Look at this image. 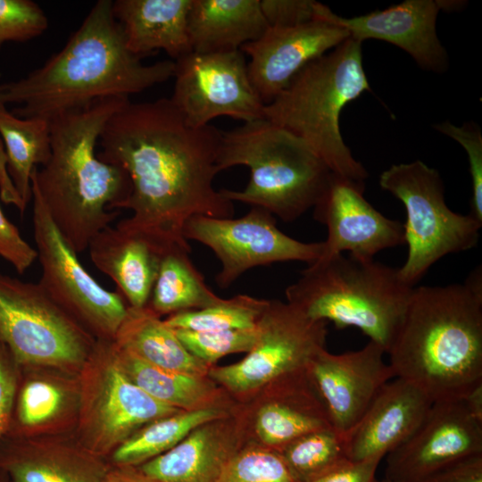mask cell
<instances>
[{
    "mask_svg": "<svg viewBox=\"0 0 482 482\" xmlns=\"http://www.w3.org/2000/svg\"><path fill=\"white\" fill-rule=\"evenodd\" d=\"M0 256L22 274L36 261L37 251L20 234L0 207Z\"/></svg>",
    "mask_w": 482,
    "mask_h": 482,
    "instance_id": "40",
    "label": "cell"
},
{
    "mask_svg": "<svg viewBox=\"0 0 482 482\" xmlns=\"http://www.w3.org/2000/svg\"><path fill=\"white\" fill-rule=\"evenodd\" d=\"M395 378L433 403L463 399L482 384V273L462 283L414 287L386 352Z\"/></svg>",
    "mask_w": 482,
    "mask_h": 482,
    "instance_id": "3",
    "label": "cell"
},
{
    "mask_svg": "<svg viewBox=\"0 0 482 482\" xmlns=\"http://www.w3.org/2000/svg\"><path fill=\"white\" fill-rule=\"evenodd\" d=\"M441 9V1L405 0L384 10L345 18L318 2L315 19L345 29L351 38L362 43L377 39L393 44L422 69L442 72L448 67V56L436 34Z\"/></svg>",
    "mask_w": 482,
    "mask_h": 482,
    "instance_id": "19",
    "label": "cell"
},
{
    "mask_svg": "<svg viewBox=\"0 0 482 482\" xmlns=\"http://www.w3.org/2000/svg\"><path fill=\"white\" fill-rule=\"evenodd\" d=\"M382 459L372 458L346 464L308 482H373Z\"/></svg>",
    "mask_w": 482,
    "mask_h": 482,
    "instance_id": "43",
    "label": "cell"
},
{
    "mask_svg": "<svg viewBox=\"0 0 482 482\" xmlns=\"http://www.w3.org/2000/svg\"><path fill=\"white\" fill-rule=\"evenodd\" d=\"M419 482H482V453L457 459Z\"/></svg>",
    "mask_w": 482,
    "mask_h": 482,
    "instance_id": "42",
    "label": "cell"
},
{
    "mask_svg": "<svg viewBox=\"0 0 482 482\" xmlns=\"http://www.w3.org/2000/svg\"><path fill=\"white\" fill-rule=\"evenodd\" d=\"M0 482H11L7 476L2 471H0Z\"/></svg>",
    "mask_w": 482,
    "mask_h": 482,
    "instance_id": "47",
    "label": "cell"
},
{
    "mask_svg": "<svg viewBox=\"0 0 482 482\" xmlns=\"http://www.w3.org/2000/svg\"><path fill=\"white\" fill-rule=\"evenodd\" d=\"M218 482H294L281 457L269 448L237 451Z\"/></svg>",
    "mask_w": 482,
    "mask_h": 482,
    "instance_id": "36",
    "label": "cell"
},
{
    "mask_svg": "<svg viewBox=\"0 0 482 482\" xmlns=\"http://www.w3.org/2000/svg\"><path fill=\"white\" fill-rule=\"evenodd\" d=\"M112 341L119 348L162 369L199 377H205L210 370V366L192 355L174 329L147 306H128Z\"/></svg>",
    "mask_w": 482,
    "mask_h": 482,
    "instance_id": "27",
    "label": "cell"
},
{
    "mask_svg": "<svg viewBox=\"0 0 482 482\" xmlns=\"http://www.w3.org/2000/svg\"><path fill=\"white\" fill-rule=\"evenodd\" d=\"M237 452L234 428L226 417L197 427L174 447L138 468L158 482H218Z\"/></svg>",
    "mask_w": 482,
    "mask_h": 482,
    "instance_id": "24",
    "label": "cell"
},
{
    "mask_svg": "<svg viewBox=\"0 0 482 482\" xmlns=\"http://www.w3.org/2000/svg\"><path fill=\"white\" fill-rule=\"evenodd\" d=\"M373 482H395V481H392V480H389V479L384 478L382 480L378 481V480L375 479Z\"/></svg>",
    "mask_w": 482,
    "mask_h": 482,
    "instance_id": "48",
    "label": "cell"
},
{
    "mask_svg": "<svg viewBox=\"0 0 482 482\" xmlns=\"http://www.w3.org/2000/svg\"><path fill=\"white\" fill-rule=\"evenodd\" d=\"M470 413L482 422V384L476 386L463 398Z\"/></svg>",
    "mask_w": 482,
    "mask_h": 482,
    "instance_id": "46",
    "label": "cell"
},
{
    "mask_svg": "<svg viewBox=\"0 0 482 482\" xmlns=\"http://www.w3.org/2000/svg\"><path fill=\"white\" fill-rule=\"evenodd\" d=\"M79 433L95 454H111L143 426L181 411L134 384L116 357L112 340L96 339L81 368Z\"/></svg>",
    "mask_w": 482,
    "mask_h": 482,
    "instance_id": "10",
    "label": "cell"
},
{
    "mask_svg": "<svg viewBox=\"0 0 482 482\" xmlns=\"http://www.w3.org/2000/svg\"><path fill=\"white\" fill-rule=\"evenodd\" d=\"M114 348L127 377L153 398L182 411L217 407L219 393L205 377L162 369L115 344Z\"/></svg>",
    "mask_w": 482,
    "mask_h": 482,
    "instance_id": "28",
    "label": "cell"
},
{
    "mask_svg": "<svg viewBox=\"0 0 482 482\" xmlns=\"http://www.w3.org/2000/svg\"><path fill=\"white\" fill-rule=\"evenodd\" d=\"M220 407L181 411L155 420L134 432L112 453V465L138 467L166 453L197 427L224 419Z\"/></svg>",
    "mask_w": 482,
    "mask_h": 482,
    "instance_id": "31",
    "label": "cell"
},
{
    "mask_svg": "<svg viewBox=\"0 0 482 482\" xmlns=\"http://www.w3.org/2000/svg\"><path fill=\"white\" fill-rule=\"evenodd\" d=\"M370 90L362 42L349 37L305 65L264 106V117L304 141L333 173L364 182L368 172L344 142L339 118L348 103Z\"/></svg>",
    "mask_w": 482,
    "mask_h": 482,
    "instance_id": "5",
    "label": "cell"
},
{
    "mask_svg": "<svg viewBox=\"0 0 482 482\" xmlns=\"http://www.w3.org/2000/svg\"><path fill=\"white\" fill-rule=\"evenodd\" d=\"M482 453V422L463 399L435 402L415 431L387 453L385 478L419 482L461 457Z\"/></svg>",
    "mask_w": 482,
    "mask_h": 482,
    "instance_id": "16",
    "label": "cell"
},
{
    "mask_svg": "<svg viewBox=\"0 0 482 482\" xmlns=\"http://www.w3.org/2000/svg\"><path fill=\"white\" fill-rule=\"evenodd\" d=\"M18 367L0 340V441L6 435L19 385Z\"/></svg>",
    "mask_w": 482,
    "mask_h": 482,
    "instance_id": "41",
    "label": "cell"
},
{
    "mask_svg": "<svg viewBox=\"0 0 482 482\" xmlns=\"http://www.w3.org/2000/svg\"><path fill=\"white\" fill-rule=\"evenodd\" d=\"M332 23L315 20L290 27H269L240 50L250 57L248 76L263 104H270L309 62L349 38Z\"/></svg>",
    "mask_w": 482,
    "mask_h": 482,
    "instance_id": "18",
    "label": "cell"
},
{
    "mask_svg": "<svg viewBox=\"0 0 482 482\" xmlns=\"http://www.w3.org/2000/svg\"><path fill=\"white\" fill-rule=\"evenodd\" d=\"M294 482H308L351 461L344 435L333 428L306 434L278 452Z\"/></svg>",
    "mask_w": 482,
    "mask_h": 482,
    "instance_id": "32",
    "label": "cell"
},
{
    "mask_svg": "<svg viewBox=\"0 0 482 482\" xmlns=\"http://www.w3.org/2000/svg\"><path fill=\"white\" fill-rule=\"evenodd\" d=\"M174 62L170 99L189 126L204 127L219 116L244 123L265 118V104L251 83L241 50L192 51Z\"/></svg>",
    "mask_w": 482,
    "mask_h": 482,
    "instance_id": "14",
    "label": "cell"
},
{
    "mask_svg": "<svg viewBox=\"0 0 482 482\" xmlns=\"http://www.w3.org/2000/svg\"><path fill=\"white\" fill-rule=\"evenodd\" d=\"M48 19L30 0H0V48L5 42H24L43 34Z\"/></svg>",
    "mask_w": 482,
    "mask_h": 482,
    "instance_id": "37",
    "label": "cell"
},
{
    "mask_svg": "<svg viewBox=\"0 0 482 482\" xmlns=\"http://www.w3.org/2000/svg\"><path fill=\"white\" fill-rule=\"evenodd\" d=\"M378 182L405 208L403 226L408 253L398 270L409 286L415 287L445 255L478 245L482 225L470 214L457 213L447 206L444 183L436 169L419 160L394 164L381 173Z\"/></svg>",
    "mask_w": 482,
    "mask_h": 482,
    "instance_id": "8",
    "label": "cell"
},
{
    "mask_svg": "<svg viewBox=\"0 0 482 482\" xmlns=\"http://www.w3.org/2000/svg\"><path fill=\"white\" fill-rule=\"evenodd\" d=\"M110 464L79 443L4 436L0 471L11 482H102Z\"/></svg>",
    "mask_w": 482,
    "mask_h": 482,
    "instance_id": "21",
    "label": "cell"
},
{
    "mask_svg": "<svg viewBox=\"0 0 482 482\" xmlns=\"http://www.w3.org/2000/svg\"><path fill=\"white\" fill-rule=\"evenodd\" d=\"M0 340L18 368L81 369L96 339L39 282L0 273Z\"/></svg>",
    "mask_w": 482,
    "mask_h": 482,
    "instance_id": "9",
    "label": "cell"
},
{
    "mask_svg": "<svg viewBox=\"0 0 482 482\" xmlns=\"http://www.w3.org/2000/svg\"><path fill=\"white\" fill-rule=\"evenodd\" d=\"M327 322L309 319L299 309L279 300H268L258 321L259 337L238 362L210 369L209 375L236 394L273 385L305 369L324 348Z\"/></svg>",
    "mask_w": 482,
    "mask_h": 482,
    "instance_id": "12",
    "label": "cell"
},
{
    "mask_svg": "<svg viewBox=\"0 0 482 482\" xmlns=\"http://www.w3.org/2000/svg\"><path fill=\"white\" fill-rule=\"evenodd\" d=\"M434 128L458 142L467 153L472 190L469 214L482 225V134L480 129L473 122L456 126L449 121L437 123Z\"/></svg>",
    "mask_w": 482,
    "mask_h": 482,
    "instance_id": "38",
    "label": "cell"
},
{
    "mask_svg": "<svg viewBox=\"0 0 482 482\" xmlns=\"http://www.w3.org/2000/svg\"><path fill=\"white\" fill-rule=\"evenodd\" d=\"M385 350L370 340L340 354L320 349L306 370L327 410L332 428L346 434L362 418L381 387L395 378Z\"/></svg>",
    "mask_w": 482,
    "mask_h": 482,
    "instance_id": "17",
    "label": "cell"
},
{
    "mask_svg": "<svg viewBox=\"0 0 482 482\" xmlns=\"http://www.w3.org/2000/svg\"><path fill=\"white\" fill-rule=\"evenodd\" d=\"M267 28L261 0H192L187 16L190 46L197 53L240 50Z\"/></svg>",
    "mask_w": 482,
    "mask_h": 482,
    "instance_id": "26",
    "label": "cell"
},
{
    "mask_svg": "<svg viewBox=\"0 0 482 482\" xmlns=\"http://www.w3.org/2000/svg\"><path fill=\"white\" fill-rule=\"evenodd\" d=\"M129 97H105L51 120L50 156L34 169L31 187L68 245L77 253L117 217L131 192L121 168L103 162L96 147L108 119Z\"/></svg>",
    "mask_w": 482,
    "mask_h": 482,
    "instance_id": "4",
    "label": "cell"
},
{
    "mask_svg": "<svg viewBox=\"0 0 482 482\" xmlns=\"http://www.w3.org/2000/svg\"><path fill=\"white\" fill-rule=\"evenodd\" d=\"M174 331L186 349L208 366L226 355L250 352L259 337L258 324L255 328L244 329Z\"/></svg>",
    "mask_w": 482,
    "mask_h": 482,
    "instance_id": "35",
    "label": "cell"
},
{
    "mask_svg": "<svg viewBox=\"0 0 482 482\" xmlns=\"http://www.w3.org/2000/svg\"><path fill=\"white\" fill-rule=\"evenodd\" d=\"M174 61L144 64L126 46L112 1L98 0L63 47L18 80L0 83V103L22 119H52L105 97H129L174 74Z\"/></svg>",
    "mask_w": 482,
    "mask_h": 482,
    "instance_id": "2",
    "label": "cell"
},
{
    "mask_svg": "<svg viewBox=\"0 0 482 482\" xmlns=\"http://www.w3.org/2000/svg\"><path fill=\"white\" fill-rule=\"evenodd\" d=\"M0 135L9 176L26 208L32 197V172L50 156L49 121L19 118L0 103Z\"/></svg>",
    "mask_w": 482,
    "mask_h": 482,
    "instance_id": "30",
    "label": "cell"
},
{
    "mask_svg": "<svg viewBox=\"0 0 482 482\" xmlns=\"http://www.w3.org/2000/svg\"><path fill=\"white\" fill-rule=\"evenodd\" d=\"M87 249L93 264L112 279L132 308L146 306L163 252L145 237L108 226Z\"/></svg>",
    "mask_w": 482,
    "mask_h": 482,
    "instance_id": "22",
    "label": "cell"
},
{
    "mask_svg": "<svg viewBox=\"0 0 482 482\" xmlns=\"http://www.w3.org/2000/svg\"><path fill=\"white\" fill-rule=\"evenodd\" d=\"M33 234L48 295L96 339L113 340L128 311L117 291L104 288L86 270L31 187Z\"/></svg>",
    "mask_w": 482,
    "mask_h": 482,
    "instance_id": "11",
    "label": "cell"
},
{
    "mask_svg": "<svg viewBox=\"0 0 482 482\" xmlns=\"http://www.w3.org/2000/svg\"><path fill=\"white\" fill-rule=\"evenodd\" d=\"M221 131L189 126L170 98L128 101L106 121L97 156L128 174L131 192L117 227L139 234L162 252H191L183 229L195 215L233 218L234 203L213 187Z\"/></svg>",
    "mask_w": 482,
    "mask_h": 482,
    "instance_id": "1",
    "label": "cell"
},
{
    "mask_svg": "<svg viewBox=\"0 0 482 482\" xmlns=\"http://www.w3.org/2000/svg\"><path fill=\"white\" fill-rule=\"evenodd\" d=\"M432 403L424 391L407 380L396 378L386 383L344 435L350 461L383 459L415 431Z\"/></svg>",
    "mask_w": 482,
    "mask_h": 482,
    "instance_id": "20",
    "label": "cell"
},
{
    "mask_svg": "<svg viewBox=\"0 0 482 482\" xmlns=\"http://www.w3.org/2000/svg\"><path fill=\"white\" fill-rule=\"evenodd\" d=\"M217 163L220 172L237 165L250 170L246 187L220 189L224 197L287 222L314 207L332 174L304 141L265 118L221 131Z\"/></svg>",
    "mask_w": 482,
    "mask_h": 482,
    "instance_id": "6",
    "label": "cell"
},
{
    "mask_svg": "<svg viewBox=\"0 0 482 482\" xmlns=\"http://www.w3.org/2000/svg\"><path fill=\"white\" fill-rule=\"evenodd\" d=\"M0 140V195L1 199L7 204H13L21 213L26 210L22 201L9 176L7 170L6 155Z\"/></svg>",
    "mask_w": 482,
    "mask_h": 482,
    "instance_id": "44",
    "label": "cell"
},
{
    "mask_svg": "<svg viewBox=\"0 0 482 482\" xmlns=\"http://www.w3.org/2000/svg\"><path fill=\"white\" fill-rule=\"evenodd\" d=\"M365 182L332 172L313 207V217L327 228L318 260L349 253L360 260H374L388 248L404 244L403 223L384 216L364 197Z\"/></svg>",
    "mask_w": 482,
    "mask_h": 482,
    "instance_id": "15",
    "label": "cell"
},
{
    "mask_svg": "<svg viewBox=\"0 0 482 482\" xmlns=\"http://www.w3.org/2000/svg\"><path fill=\"white\" fill-rule=\"evenodd\" d=\"M413 287L398 268L340 253L308 264L285 294L309 319L357 328L386 353Z\"/></svg>",
    "mask_w": 482,
    "mask_h": 482,
    "instance_id": "7",
    "label": "cell"
},
{
    "mask_svg": "<svg viewBox=\"0 0 482 482\" xmlns=\"http://www.w3.org/2000/svg\"><path fill=\"white\" fill-rule=\"evenodd\" d=\"M183 235L214 253L221 264L215 278L221 288L256 266L292 261L311 264L323 247L322 241L305 243L286 235L273 214L256 206L237 219L193 216L185 223Z\"/></svg>",
    "mask_w": 482,
    "mask_h": 482,
    "instance_id": "13",
    "label": "cell"
},
{
    "mask_svg": "<svg viewBox=\"0 0 482 482\" xmlns=\"http://www.w3.org/2000/svg\"><path fill=\"white\" fill-rule=\"evenodd\" d=\"M192 0H116L112 13L129 51L142 59L163 50L173 60L192 52L187 16Z\"/></svg>",
    "mask_w": 482,
    "mask_h": 482,
    "instance_id": "25",
    "label": "cell"
},
{
    "mask_svg": "<svg viewBox=\"0 0 482 482\" xmlns=\"http://www.w3.org/2000/svg\"><path fill=\"white\" fill-rule=\"evenodd\" d=\"M66 403L64 390L53 381L29 378L18 385L12 420L5 436H25L60 415Z\"/></svg>",
    "mask_w": 482,
    "mask_h": 482,
    "instance_id": "34",
    "label": "cell"
},
{
    "mask_svg": "<svg viewBox=\"0 0 482 482\" xmlns=\"http://www.w3.org/2000/svg\"><path fill=\"white\" fill-rule=\"evenodd\" d=\"M267 303L268 300L237 295L203 309L169 315L164 321L173 329L191 331L253 328L257 326Z\"/></svg>",
    "mask_w": 482,
    "mask_h": 482,
    "instance_id": "33",
    "label": "cell"
},
{
    "mask_svg": "<svg viewBox=\"0 0 482 482\" xmlns=\"http://www.w3.org/2000/svg\"><path fill=\"white\" fill-rule=\"evenodd\" d=\"M318 2L313 0H261L269 27H290L315 21Z\"/></svg>",
    "mask_w": 482,
    "mask_h": 482,
    "instance_id": "39",
    "label": "cell"
},
{
    "mask_svg": "<svg viewBox=\"0 0 482 482\" xmlns=\"http://www.w3.org/2000/svg\"><path fill=\"white\" fill-rule=\"evenodd\" d=\"M102 482H158L138 467L111 465Z\"/></svg>",
    "mask_w": 482,
    "mask_h": 482,
    "instance_id": "45",
    "label": "cell"
},
{
    "mask_svg": "<svg viewBox=\"0 0 482 482\" xmlns=\"http://www.w3.org/2000/svg\"><path fill=\"white\" fill-rule=\"evenodd\" d=\"M273 385L272 400L260 408L255 420L256 434L267 448L279 452L306 434L333 428L306 368Z\"/></svg>",
    "mask_w": 482,
    "mask_h": 482,
    "instance_id": "23",
    "label": "cell"
},
{
    "mask_svg": "<svg viewBox=\"0 0 482 482\" xmlns=\"http://www.w3.org/2000/svg\"><path fill=\"white\" fill-rule=\"evenodd\" d=\"M189 251L174 247L165 251L146 306L158 316L203 309L222 298L206 285L189 258Z\"/></svg>",
    "mask_w": 482,
    "mask_h": 482,
    "instance_id": "29",
    "label": "cell"
}]
</instances>
